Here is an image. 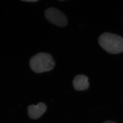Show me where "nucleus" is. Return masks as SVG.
<instances>
[{
    "label": "nucleus",
    "instance_id": "obj_1",
    "mask_svg": "<svg viewBox=\"0 0 123 123\" xmlns=\"http://www.w3.org/2000/svg\"><path fill=\"white\" fill-rule=\"evenodd\" d=\"M100 47L107 52L116 55L123 52V38L111 33H105L98 38Z\"/></svg>",
    "mask_w": 123,
    "mask_h": 123
},
{
    "label": "nucleus",
    "instance_id": "obj_2",
    "mask_svg": "<svg viewBox=\"0 0 123 123\" xmlns=\"http://www.w3.org/2000/svg\"><path fill=\"white\" fill-rule=\"evenodd\" d=\"M30 65L34 72L41 73L52 70L55 66V62L51 55L40 52L31 57L30 61Z\"/></svg>",
    "mask_w": 123,
    "mask_h": 123
},
{
    "label": "nucleus",
    "instance_id": "obj_3",
    "mask_svg": "<svg viewBox=\"0 0 123 123\" xmlns=\"http://www.w3.org/2000/svg\"><path fill=\"white\" fill-rule=\"evenodd\" d=\"M45 15L50 22L59 27H65L68 23L66 16L60 11L54 8H48Z\"/></svg>",
    "mask_w": 123,
    "mask_h": 123
},
{
    "label": "nucleus",
    "instance_id": "obj_4",
    "mask_svg": "<svg viewBox=\"0 0 123 123\" xmlns=\"http://www.w3.org/2000/svg\"><path fill=\"white\" fill-rule=\"evenodd\" d=\"M46 109L47 106L45 104L40 102L37 105H31L28 107V115L30 118L36 120L40 118Z\"/></svg>",
    "mask_w": 123,
    "mask_h": 123
},
{
    "label": "nucleus",
    "instance_id": "obj_5",
    "mask_svg": "<svg viewBox=\"0 0 123 123\" xmlns=\"http://www.w3.org/2000/svg\"><path fill=\"white\" fill-rule=\"evenodd\" d=\"M73 84L76 90H86L89 87L88 78L84 75H76L73 79Z\"/></svg>",
    "mask_w": 123,
    "mask_h": 123
},
{
    "label": "nucleus",
    "instance_id": "obj_6",
    "mask_svg": "<svg viewBox=\"0 0 123 123\" xmlns=\"http://www.w3.org/2000/svg\"><path fill=\"white\" fill-rule=\"evenodd\" d=\"M102 123H117L116 122H114V121H111V120H108V121H106L105 122H103Z\"/></svg>",
    "mask_w": 123,
    "mask_h": 123
},
{
    "label": "nucleus",
    "instance_id": "obj_7",
    "mask_svg": "<svg viewBox=\"0 0 123 123\" xmlns=\"http://www.w3.org/2000/svg\"><path fill=\"white\" fill-rule=\"evenodd\" d=\"M23 1H27V2H36L38 0H22Z\"/></svg>",
    "mask_w": 123,
    "mask_h": 123
},
{
    "label": "nucleus",
    "instance_id": "obj_8",
    "mask_svg": "<svg viewBox=\"0 0 123 123\" xmlns=\"http://www.w3.org/2000/svg\"></svg>",
    "mask_w": 123,
    "mask_h": 123
}]
</instances>
